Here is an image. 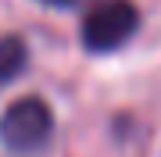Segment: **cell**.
Instances as JSON below:
<instances>
[{
  "mask_svg": "<svg viewBox=\"0 0 161 157\" xmlns=\"http://www.w3.org/2000/svg\"><path fill=\"white\" fill-rule=\"evenodd\" d=\"M140 29V11L129 0H104L82 18L79 39L90 54H111L122 43H129V36Z\"/></svg>",
  "mask_w": 161,
  "mask_h": 157,
  "instance_id": "cell-2",
  "label": "cell"
},
{
  "mask_svg": "<svg viewBox=\"0 0 161 157\" xmlns=\"http://www.w3.org/2000/svg\"><path fill=\"white\" fill-rule=\"evenodd\" d=\"M40 4H47V7H61V11H64V7H75L79 0H40Z\"/></svg>",
  "mask_w": 161,
  "mask_h": 157,
  "instance_id": "cell-4",
  "label": "cell"
},
{
  "mask_svg": "<svg viewBox=\"0 0 161 157\" xmlns=\"http://www.w3.org/2000/svg\"><path fill=\"white\" fill-rule=\"evenodd\" d=\"M54 136V111L43 97H22L0 114V143L7 154H40Z\"/></svg>",
  "mask_w": 161,
  "mask_h": 157,
  "instance_id": "cell-1",
  "label": "cell"
},
{
  "mask_svg": "<svg viewBox=\"0 0 161 157\" xmlns=\"http://www.w3.org/2000/svg\"><path fill=\"white\" fill-rule=\"evenodd\" d=\"M25 68H29V43L14 32L0 36V86L14 82Z\"/></svg>",
  "mask_w": 161,
  "mask_h": 157,
  "instance_id": "cell-3",
  "label": "cell"
}]
</instances>
